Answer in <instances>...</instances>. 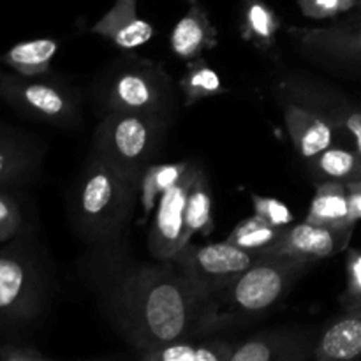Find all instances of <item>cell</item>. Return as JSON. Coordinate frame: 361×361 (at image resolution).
<instances>
[{
    "label": "cell",
    "instance_id": "cell-2",
    "mask_svg": "<svg viewBox=\"0 0 361 361\" xmlns=\"http://www.w3.org/2000/svg\"><path fill=\"white\" fill-rule=\"evenodd\" d=\"M314 263L317 261L298 256H261L208 300L203 319L204 338L243 321L257 319L274 309Z\"/></svg>",
    "mask_w": 361,
    "mask_h": 361
},
{
    "label": "cell",
    "instance_id": "cell-26",
    "mask_svg": "<svg viewBox=\"0 0 361 361\" xmlns=\"http://www.w3.org/2000/svg\"><path fill=\"white\" fill-rule=\"evenodd\" d=\"M284 229L286 228H275V226L268 224L264 219L254 214L252 217L242 221L233 229L231 235L228 236V242L235 243L245 250L271 254Z\"/></svg>",
    "mask_w": 361,
    "mask_h": 361
},
{
    "label": "cell",
    "instance_id": "cell-32",
    "mask_svg": "<svg viewBox=\"0 0 361 361\" xmlns=\"http://www.w3.org/2000/svg\"><path fill=\"white\" fill-rule=\"evenodd\" d=\"M328 116H330L338 127H342L345 133L351 134V137L355 140L356 150H358V154L361 155V109L353 108V106L344 102V104L335 106Z\"/></svg>",
    "mask_w": 361,
    "mask_h": 361
},
{
    "label": "cell",
    "instance_id": "cell-13",
    "mask_svg": "<svg viewBox=\"0 0 361 361\" xmlns=\"http://www.w3.org/2000/svg\"><path fill=\"white\" fill-rule=\"evenodd\" d=\"M288 34L312 55L361 63V18L328 27H289Z\"/></svg>",
    "mask_w": 361,
    "mask_h": 361
},
{
    "label": "cell",
    "instance_id": "cell-27",
    "mask_svg": "<svg viewBox=\"0 0 361 361\" xmlns=\"http://www.w3.org/2000/svg\"><path fill=\"white\" fill-rule=\"evenodd\" d=\"M21 190L0 189V245L13 242L25 233L23 204L20 201Z\"/></svg>",
    "mask_w": 361,
    "mask_h": 361
},
{
    "label": "cell",
    "instance_id": "cell-23",
    "mask_svg": "<svg viewBox=\"0 0 361 361\" xmlns=\"http://www.w3.org/2000/svg\"><path fill=\"white\" fill-rule=\"evenodd\" d=\"M282 28L281 18L264 0H245L240 34L247 42H252L259 49H270L275 44L279 30Z\"/></svg>",
    "mask_w": 361,
    "mask_h": 361
},
{
    "label": "cell",
    "instance_id": "cell-16",
    "mask_svg": "<svg viewBox=\"0 0 361 361\" xmlns=\"http://www.w3.org/2000/svg\"><path fill=\"white\" fill-rule=\"evenodd\" d=\"M169 44L173 53L183 60L201 59L207 49L217 46V30L197 0H189V9L176 21Z\"/></svg>",
    "mask_w": 361,
    "mask_h": 361
},
{
    "label": "cell",
    "instance_id": "cell-28",
    "mask_svg": "<svg viewBox=\"0 0 361 361\" xmlns=\"http://www.w3.org/2000/svg\"><path fill=\"white\" fill-rule=\"evenodd\" d=\"M300 11L310 20H330L361 7V0H296Z\"/></svg>",
    "mask_w": 361,
    "mask_h": 361
},
{
    "label": "cell",
    "instance_id": "cell-33",
    "mask_svg": "<svg viewBox=\"0 0 361 361\" xmlns=\"http://www.w3.org/2000/svg\"><path fill=\"white\" fill-rule=\"evenodd\" d=\"M345 187H348L349 196V217L356 226V222L361 221V178L345 183Z\"/></svg>",
    "mask_w": 361,
    "mask_h": 361
},
{
    "label": "cell",
    "instance_id": "cell-15",
    "mask_svg": "<svg viewBox=\"0 0 361 361\" xmlns=\"http://www.w3.org/2000/svg\"><path fill=\"white\" fill-rule=\"evenodd\" d=\"M90 32L127 51L147 44L155 35V28L137 14V0H116L115 6L92 25Z\"/></svg>",
    "mask_w": 361,
    "mask_h": 361
},
{
    "label": "cell",
    "instance_id": "cell-21",
    "mask_svg": "<svg viewBox=\"0 0 361 361\" xmlns=\"http://www.w3.org/2000/svg\"><path fill=\"white\" fill-rule=\"evenodd\" d=\"M305 221L310 224L330 226V228L355 226L349 217V196L345 183H316V194L312 197Z\"/></svg>",
    "mask_w": 361,
    "mask_h": 361
},
{
    "label": "cell",
    "instance_id": "cell-4",
    "mask_svg": "<svg viewBox=\"0 0 361 361\" xmlns=\"http://www.w3.org/2000/svg\"><path fill=\"white\" fill-rule=\"evenodd\" d=\"M49 277L30 236L0 245V341L25 338L44 316Z\"/></svg>",
    "mask_w": 361,
    "mask_h": 361
},
{
    "label": "cell",
    "instance_id": "cell-24",
    "mask_svg": "<svg viewBox=\"0 0 361 361\" xmlns=\"http://www.w3.org/2000/svg\"><path fill=\"white\" fill-rule=\"evenodd\" d=\"M192 162L180 161L171 164H152L141 176L140 183V204L143 210V221L150 217L157 207L159 200L168 189H171L187 173Z\"/></svg>",
    "mask_w": 361,
    "mask_h": 361
},
{
    "label": "cell",
    "instance_id": "cell-12",
    "mask_svg": "<svg viewBox=\"0 0 361 361\" xmlns=\"http://www.w3.org/2000/svg\"><path fill=\"white\" fill-rule=\"evenodd\" d=\"M353 231H355V226L330 228V226L310 224L307 221L302 224H293L284 229L271 254L319 261L335 256L342 250H348Z\"/></svg>",
    "mask_w": 361,
    "mask_h": 361
},
{
    "label": "cell",
    "instance_id": "cell-34",
    "mask_svg": "<svg viewBox=\"0 0 361 361\" xmlns=\"http://www.w3.org/2000/svg\"><path fill=\"white\" fill-rule=\"evenodd\" d=\"M4 76H6V73L2 71V63H0V88H2V81H4Z\"/></svg>",
    "mask_w": 361,
    "mask_h": 361
},
{
    "label": "cell",
    "instance_id": "cell-14",
    "mask_svg": "<svg viewBox=\"0 0 361 361\" xmlns=\"http://www.w3.org/2000/svg\"><path fill=\"white\" fill-rule=\"evenodd\" d=\"M284 122L296 154L309 161L335 143L337 123L300 102H284Z\"/></svg>",
    "mask_w": 361,
    "mask_h": 361
},
{
    "label": "cell",
    "instance_id": "cell-31",
    "mask_svg": "<svg viewBox=\"0 0 361 361\" xmlns=\"http://www.w3.org/2000/svg\"><path fill=\"white\" fill-rule=\"evenodd\" d=\"M48 355L39 351L25 338H7L0 341V361H48Z\"/></svg>",
    "mask_w": 361,
    "mask_h": 361
},
{
    "label": "cell",
    "instance_id": "cell-19",
    "mask_svg": "<svg viewBox=\"0 0 361 361\" xmlns=\"http://www.w3.org/2000/svg\"><path fill=\"white\" fill-rule=\"evenodd\" d=\"M59 51V41L39 37L18 42L0 55V63L21 76H44L49 73L51 60Z\"/></svg>",
    "mask_w": 361,
    "mask_h": 361
},
{
    "label": "cell",
    "instance_id": "cell-6",
    "mask_svg": "<svg viewBox=\"0 0 361 361\" xmlns=\"http://www.w3.org/2000/svg\"><path fill=\"white\" fill-rule=\"evenodd\" d=\"M102 99L109 111L166 115L173 101L171 78L157 62L127 60L108 80Z\"/></svg>",
    "mask_w": 361,
    "mask_h": 361
},
{
    "label": "cell",
    "instance_id": "cell-1",
    "mask_svg": "<svg viewBox=\"0 0 361 361\" xmlns=\"http://www.w3.org/2000/svg\"><path fill=\"white\" fill-rule=\"evenodd\" d=\"M87 282L113 330L137 356L176 341H200L207 300L173 261H136L118 242L95 245Z\"/></svg>",
    "mask_w": 361,
    "mask_h": 361
},
{
    "label": "cell",
    "instance_id": "cell-17",
    "mask_svg": "<svg viewBox=\"0 0 361 361\" xmlns=\"http://www.w3.org/2000/svg\"><path fill=\"white\" fill-rule=\"evenodd\" d=\"M361 358V307L345 310L321 330L314 360L351 361Z\"/></svg>",
    "mask_w": 361,
    "mask_h": 361
},
{
    "label": "cell",
    "instance_id": "cell-5",
    "mask_svg": "<svg viewBox=\"0 0 361 361\" xmlns=\"http://www.w3.org/2000/svg\"><path fill=\"white\" fill-rule=\"evenodd\" d=\"M166 115L109 111L94 134V154L141 178L161 152Z\"/></svg>",
    "mask_w": 361,
    "mask_h": 361
},
{
    "label": "cell",
    "instance_id": "cell-30",
    "mask_svg": "<svg viewBox=\"0 0 361 361\" xmlns=\"http://www.w3.org/2000/svg\"><path fill=\"white\" fill-rule=\"evenodd\" d=\"M345 293L342 295L344 310L361 307V249H348L345 259Z\"/></svg>",
    "mask_w": 361,
    "mask_h": 361
},
{
    "label": "cell",
    "instance_id": "cell-18",
    "mask_svg": "<svg viewBox=\"0 0 361 361\" xmlns=\"http://www.w3.org/2000/svg\"><path fill=\"white\" fill-rule=\"evenodd\" d=\"M236 344L215 338L176 341L140 355L143 361H231Z\"/></svg>",
    "mask_w": 361,
    "mask_h": 361
},
{
    "label": "cell",
    "instance_id": "cell-8",
    "mask_svg": "<svg viewBox=\"0 0 361 361\" xmlns=\"http://www.w3.org/2000/svg\"><path fill=\"white\" fill-rule=\"evenodd\" d=\"M261 256L264 254L245 250L226 240L208 245L187 243L171 261L208 303L215 293L252 267Z\"/></svg>",
    "mask_w": 361,
    "mask_h": 361
},
{
    "label": "cell",
    "instance_id": "cell-9",
    "mask_svg": "<svg viewBox=\"0 0 361 361\" xmlns=\"http://www.w3.org/2000/svg\"><path fill=\"white\" fill-rule=\"evenodd\" d=\"M201 166L192 162L185 175L166 190L154 210V221L148 231V252L157 261H171L185 243V204L190 185Z\"/></svg>",
    "mask_w": 361,
    "mask_h": 361
},
{
    "label": "cell",
    "instance_id": "cell-3",
    "mask_svg": "<svg viewBox=\"0 0 361 361\" xmlns=\"http://www.w3.org/2000/svg\"><path fill=\"white\" fill-rule=\"evenodd\" d=\"M141 178L120 171L92 152L69 207L78 235L92 245L120 242L140 201Z\"/></svg>",
    "mask_w": 361,
    "mask_h": 361
},
{
    "label": "cell",
    "instance_id": "cell-25",
    "mask_svg": "<svg viewBox=\"0 0 361 361\" xmlns=\"http://www.w3.org/2000/svg\"><path fill=\"white\" fill-rule=\"evenodd\" d=\"M180 88L185 97L183 104L192 106L207 97L222 94L224 85L217 71L204 62L203 59H196L187 66L185 74L180 80Z\"/></svg>",
    "mask_w": 361,
    "mask_h": 361
},
{
    "label": "cell",
    "instance_id": "cell-22",
    "mask_svg": "<svg viewBox=\"0 0 361 361\" xmlns=\"http://www.w3.org/2000/svg\"><path fill=\"white\" fill-rule=\"evenodd\" d=\"M212 233H214V196H212L210 180L201 168L187 196L185 243H190L196 235L210 236Z\"/></svg>",
    "mask_w": 361,
    "mask_h": 361
},
{
    "label": "cell",
    "instance_id": "cell-20",
    "mask_svg": "<svg viewBox=\"0 0 361 361\" xmlns=\"http://www.w3.org/2000/svg\"><path fill=\"white\" fill-rule=\"evenodd\" d=\"M310 178L316 183L338 182L349 183L361 178V155L358 150L335 147L323 150L307 161Z\"/></svg>",
    "mask_w": 361,
    "mask_h": 361
},
{
    "label": "cell",
    "instance_id": "cell-29",
    "mask_svg": "<svg viewBox=\"0 0 361 361\" xmlns=\"http://www.w3.org/2000/svg\"><path fill=\"white\" fill-rule=\"evenodd\" d=\"M250 201L254 204V214L275 228H289L295 224V215L289 210L288 204L274 197L259 196V194H250Z\"/></svg>",
    "mask_w": 361,
    "mask_h": 361
},
{
    "label": "cell",
    "instance_id": "cell-10",
    "mask_svg": "<svg viewBox=\"0 0 361 361\" xmlns=\"http://www.w3.org/2000/svg\"><path fill=\"white\" fill-rule=\"evenodd\" d=\"M44 155L35 134L0 120V189L23 190L37 182Z\"/></svg>",
    "mask_w": 361,
    "mask_h": 361
},
{
    "label": "cell",
    "instance_id": "cell-7",
    "mask_svg": "<svg viewBox=\"0 0 361 361\" xmlns=\"http://www.w3.org/2000/svg\"><path fill=\"white\" fill-rule=\"evenodd\" d=\"M0 99L20 115L48 126L73 129L80 123L76 94L62 81L44 76L6 74Z\"/></svg>",
    "mask_w": 361,
    "mask_h": 361
},
{
    "label": "cell",
    "instance_id": "cell-11",
    "mask_svg": "<svg viewBox=\"0 0 361 361\" xmlns=\"http://www.w3.org/2000/svg\"><path fill=\"white\" fill-rule=\"evenodd\" d=\"M321 334V331H319ZM316 328H274L236 342L231 361H305L314 358Z\"/></svg>",
    "mask_w": 361,
    "mask_h": 361
}]
</instances>
